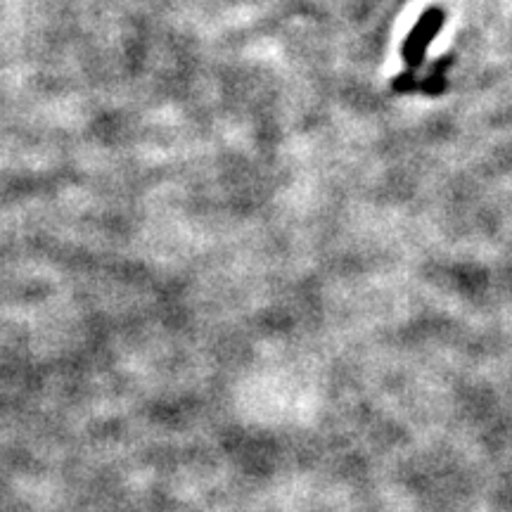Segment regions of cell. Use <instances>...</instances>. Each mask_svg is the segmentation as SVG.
Masks as SVG:
<instances>
[{
  "label": "cell",
  "instance_id": "obj_3",
  "mask_svg": "<svg viewBox=\"0 0 512 512\" xmlns=\"http://www.w3.org/2000/svg\"><path fill=\"white\" fill-rule=\"evenodd\" d=\"M392 88H394L396 93H415V91H420L418 74H415L413 69H408V72L396 74L394 81H392Z\"/></svg>",
  "mask_w": 512,
  "mask_h": 512
},
{
  "label": "cell",
  "instance_id": "obj_2",
  "mask_svg": "<svg viewBox=\"0 0 512 512\" xmlns=\"http://www.w3.org/2000/svg\"><path fill=\"white\" fill-rule=\"evenodd\" d=\"M451 64H453V55L439 57V60L432 64L430 74L420 81V91L427 95H434V98L444 93L446 91V69L451 67Z\"/></svg>",
  "mask_w": 512,
  "mask_h": 512
},
{
  "label": "cell",
  "instance_id": "obj_1",
  "mask_svg": "<svg viewBox=\"0 0 512 512\" xmlns=\"http://www.w3.org/2000/svg\"><path fill=\"white\" fill-rule=\"evenodd\" d=\"M446 15L441 8H430L422 12V17L418 19V24L408 31L406 41L401 46V57L406 62L408 69H420L422 62H425L427 48H430L432 38H437V34L444 27Z\"/></svg>",
  "mask_w": 512,
  "mask_h": 512
}]
</instances>
